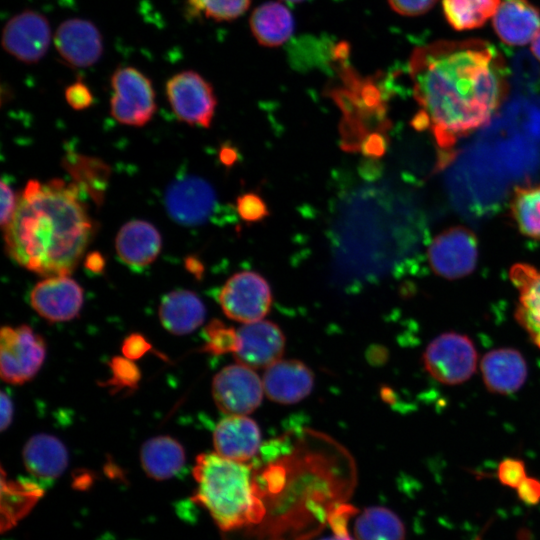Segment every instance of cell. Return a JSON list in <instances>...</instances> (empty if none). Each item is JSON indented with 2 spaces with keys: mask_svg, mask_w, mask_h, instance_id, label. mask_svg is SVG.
<instances>
[{
  "mask_svg": "<svg viewBox=\"0 0 540 540\" xmlns=\"http://www.w3.org/2000/svg\"><path fill=\"white\" fill-rule=\"evenodd\" d=\"M53 40L61 58L73 67L92 66L102 56V36L89 20L70 18L63 21Z\"/></svg>",
  "mask_w": 540,
  "mask_h": 540,
  "instance_id": "15",
  "label": "cell"
},
{
  "mask_svg": "<svg viewBox=\"0 0 540 540\" xmlns=\"http://www.w3.org/2000/svg\"><path fill=\"white\" fill-rule=\"evenodd\" d=\"M110 112L121 124L144 126L156 111L150 79L134 67H119L111 77Z\"/></svg>",
  "mask_w": 540,
  "mask_h": 540,
  "instance_id": "5",
  "label": "cell"
},
{
  "mask_svg": "<svg viewBox=\"0 0 540 540\" xmlns=\"http://www.w3.org/2000/svg\"><path fill=\"white\" fill-rule=\"evenodd\" d=\"M3 475V473H2ZM2 484V530L8 529L30 511L42 495L41 488L31 481H6Z\"/></svg>",
  "mask_w": 540,
  "mask_h": 540,
  "instance_id": "27",
  "label": "cell"
},
{
  "mask_svg": "<svg viewBox=\"0 0 540 540\" xmlns=\"http://www.w3.org/2000/svg\"><path fill=\"white\" fill-rule=\"evenodd\" d=\"M249 24L256 41L265 47L282 45L294 31L291 11L277 1H268L259 5L252 12Z\"/></svg>",
  "mask_w": 540,
  "mask_h": 540,
  "instance_id": "24",
  "label": "cell"
},
{
  "mask_svg": "<svg viewBox=\"0 0 540 540\" xmlns=\"http://www.w3.org/2000/svg\"><path fill=\"white\" fill-rule=\"evenodd\" d=\"M220 158L224 164H232L235 161L236 153L232 148L225 147L221 150Z\"/></svg>",
  "mask_w": 540,
  "mask_h": 540,
  "instance_id": "44",
  "label": "cell"
},
{
  "mask_svg": "<svg viewBox=\"0 0 540 540\" xmlns=\"http://www.w3.org/2000/svg\"><path fill=\"white\" fill-rule=\"evenodd\" d=\"M205 350L213 354L234 352L236 344V330L226 327L218 320L212 321L205 329Z\"/></svg>",
  "mask_w": 540,
  "mask_h": 540,
  "instance_id": "31",
  "label": "cell"
},
{
  "mask_svg": "<svg viewBox=\"0 0 540 540\" xmlns=\"http://www.w3.org/2000/svg\"><path fill=\"white\" fill-rule=\"evenodd\" d=\"M161 235L151 223L132 220L124 224L115 239L119 259L131 268H144L159 255Z\"/></svg>",
  "mask_w": 540,
  "mask_h": 540,
  "instance_id": "21",
  "label": "cell"
},
{
  "mask_svg": "<svg viewBox=\"0 0 540 540\" xmlns=\"http://www.w3.org/2000/svg\"><path fill=\"white\" fill-rule=\"evenodd\" d=\"M438 0H388L390 7L402 16H419L429 11Z\"/></svg>",
  "mask_w": 540,
  "mask_h": 540,
  "instance_id": "36",
  "label": "cell"
},
{
  "mask_svg": "<svg viewBox=\"0 0 540 540\" xmlns=\"http://www.w3.org/2000/svg\"><path fill=\"white\" fill-rule=\"evenodd\" d=\"M65 99L75 110H83L93 103V95L82 81H76L65 89Z\"/></svg>",
  "mask_w": 540,
  "mask_h": 540,
  "instance_id": "35",
  "label": "cell"
},
{
  "mask_svg": "<svg viewBox=\"0 0 540 540\" xmlns=\"http://www.w3.org/2000/svg\"><path fill=\"white\" fill-rule=\"evenodd\" d=\"M46 353L45 342L29 326H4L0 341V370L4 381L22 384L40 369Z\"/></svg>",
  "mask_w": 540,
  "mask_h": 540,
  "instance_id": "6",
  "label": "cell"
},
{
  "mask_svg": "<svg viewBox=\"0 0 540 540\" xmlns=\"http://www.w3.org/2000/svg\"><path fill=\"white\" fill-rule=\"evenodd\" d=\"M93 234V223L77 188L54 179L30 180L4 228L8 254L41 276L69 275Z\"/></svg>",
  "mask_w": 540,
  "mask_h": 540,
  "instance_id": "2",
  "label": "cell"
},
{
  "mask_svg": "<svg viewBox=\"0 0 540 540\" xmlns=\"http://www.w3.org/2000/svg\"><path fill=\"white\" fill-rule=\"evenodd\" d=\"M432 270L446 279H458L470 274L476 267L478 243L474 233L455 226L438 234L428 249Z\"/></svg>",
  "mask_w": 540,
  "mask_h": 540,
  "instance_id": "10",
  "label": "cell"
},
{
  "mask_svg": "<svg viewBox=\"0 0 540 540\" xmlns=\"http://www.w3.org/2000/svg\"><path fill=\"white\" fill-rule=\"evenodd\" d=\"M519 499L527 505L540 502V480L526 477L516 489Z\"/></svg>",
  "mask_w": 540,
  "mask_h": 540,
  "instance_id": "38",
  "label": "cell"
},
{
  "mask_svg": "<svg viewBox=\"0 0 540 540\" xmlns=\"http://www.w3.org/2000/svg\"><path fill=\"white\" fill-rule=\"evenodd\" d=\"M414 97L420 106L413 124L429 129L446 163L459 139L485 125L508 92L500 53L480 39L440 40L409 59Z\"/></svg>",
  "mask_w": 540,
  "mask_h": 540,
  "instance_id": "1",
  "label": "cell"
},
{
  "mask_svg": "<svg viewBox=\"0 0 540 540\" xmlns=\"http://www.w3.org/2000/svg\"><path fill=\"white\" fill-rule=\"evenodd\" d=\"M263 382L254 369L240 363L220 370L212 383V395L221 412L248 415L261 403Z\"/></svg>",
  "mask_w": 540,
  "mask_h": 540,
  "instance_id": "9",
  "label": "cell"
},
{
  "mask_svg": "<svg viewBox=\"0 0 540 540\" xmlns=\"http://www.w3.org/2000/svg\"><path fill=\"white\" fill-rule=\"evenodd\" d=\"M150 348L145 338L138 334L130 335L123 344V353L128 359L141 357Z\"/></svg>",
  "mask_w": 540,
  "mask_h": 540,
  "instance_id": "40",
  "label": "cell"
},
{
  "mask_svg": "<svg viewBox=\"0 0 540 540\" xmlns=\"http://www.w3.org/2000/svg\"><path fill=\"white\" fill-rule=\"evenodd\" d=\"M500 4L501 0H443V10L453 28L468 30L482 26Z\"/></svg>",
  "mask_w": 540,
  "mask_h": 540,
  "instance_id": "28",
  "label": "cell"
},
{
  "mask_svg": "<svg viewBox=\"0 0 540 540\" xmlns=\"http://www.w3.org/2000/svg\"><path fill=\"white\" fill-rule=\"evenodd\" d=\"M497 477L502 485L517 489L527 477L524 461L511 457L504 458L498 465Z\"/></svg>",
  "mask_w": 540,
  "mask_h": 540,
  "instance_id": "33",
  "label": "cell"
},
{
  "mask_svg": "<svg viewBox=\"0 0 540 540\" xmlns=\"http://www.w3.org/2000/svg\"><path fill=\"white\" fill-rule=\"evenodd\" d=\"M193 501L205 507L223 531L259 523L266 509L258 493L251 466L203 453L196 458Z\"/></svg>",
  "mask_w": 540,
  "mask_h": 540,
  "instance_id": "3",
  "label": "cell"
},
{
  "mask_svg": "<svg viewBox=\"0 0 540 540\" xmlns=\"http://www.w3.org/2000/svg\"><path fill=\"white\" fill-rule=\"evenodd\" d=\"M262 382L270 400L293 404L311 393L314 376L309 367L299 360H278L266 368Z\"/></svg>",
  "mask_w": 540,
  "mask_h": 540,
  "instance_id": "16",
  "label": "cell"
},
{
  "mask_svg": "<svg viewBox=\"0 0 540 540\" xmlns=\"http://www.w3.org/2000/svg\"><path fill=\"white\" fill-rule=\"evenodd\" d=\"M363 149L368 155L379 156L384 152V139L380 135H372L366 139Z\"/></svg>",
  "mask_w": 540,
  "mask_h": 540,
  "instance_id": "42",
  "label": "cell"
},
{
  "mask_svg": "<svg viewBox=\"0 0 540 540\" xmlns=\"http://www.w3.org/2000/svg\"><path fill=\"white\" fill-rule=\"evenodd\" d=\"M218 301L224 314L235 321L262 320L270 310L272 293L268 282L252 271L232 275L221 288Z\"/></svg>",
  "mask_w": 540,
  "mask_h": 540,
  "instance_id": "8",
  "label": "cell"
},
{
  "mask_svg": "<svg viewBox=\"0 0 540 540\" xmlns=\"http://www.w3.org/2000/svg\"><path fill=\"white\" fill-rule=\"evenodd\" d=\"M481 373L486 388L502 395L518 391L525 383L528 367L523 355L514 348H498L481 360Z\"/></svg>",
  "mask_w": 540,
  "mask_h": 540,
  "instance_id": "18",
  "label": "cell"
},
{
  "mask_svg": "<svg viewBox=\"0 0 540 540\" xmlns=\"http://www.w3.org/2000/svg\"><path fill=\"white\" fill-rule=\"evenodd\" d=\"M215 452L222 457L247 462L255 457L261 444L257 423L246 415H228L213 433Z\"/></svg>",
  "mask_w": 540,
  "mask_h": 540,
  "instance_id": "17",
  "label": "cell"
},
{
  "mask_svg": "<svg viewBox=\"0 0 540 540\" xmlns=\"http://www.w3.org/2000/svg\"><path fill=\"white\" fill-rule=\"evenodd\" d=\"M355 540H405L403 521L392 510L382 506L364 509L354 525Z\"/></svg>",
  "mask_w": 540,
  "mask_h": 540,
  "instance_id": "26",
  "label": "cell"
},
{
  "mask_svg": "<svg viewBox=\"0 0 540 540\" xmlns=\"http://www.w3.org/2000/svg\"><path fill=\"white\" fill-rule=\"evenodd\" d=\"M169 216L178 224L204 223L216 208L212 186L197 176H183L172 182L164 199Z\"/></svg>",
  "mask_w": 540,
  "mask_h": 540,
  "instance_id": "12",
  "label": "cell"
},
{
  "mask_svg": "<svg viewBox=\"0 0 540 540\" xmlns=\"http://www.w3.org/2000/svg\"><path fill=\"white\" fill-rule=\"evenodd\" d=\"M477 359L472 340L456 332L440 334L423 354L427 372L445 385H458L470 379L476 371Z\"/></svg>",
  "mask_w": 540,
  "mask_h": 540,
  "instance_id": "4",
  "label": "cell"
},
{
  "mask_svg": "<svg viewBox=\"0 0 540 540\" xmlns=\"http://www.w3.org/2000/svg\"><path fill=\"white\" fill-rule=\"evenodd\" d=\"M285 337L280 328L267 320L243 323L236 330L234 357L252 369L268 368L280 360Z\"/></svg>",
  "mask_w": 540,
  "mask_h": 540,
  "instance_id": "13",
  "label": "cell"
},
{
  "mask_svg": "<svg viewBox=\"0 0 540 540\" xmlns=\"http://www.w3.org/2000/svg\"><path fill=\"white\" fill-rule=\"evenodd\" d=\"M145 473L155 480H165L176 475L185 464L182 445L169 436L147 440L140 452Z\"/></svg>",
  "mask_w": 540,
  "mask_h": 540,
  "instance_id": "25",
  "label": "cell"
},
{
  "mask_svg": "<svg viewBox=\"0 0 540 540\" xmlns=\"http://www.w3.org/2000/svg\"><path fill=\"white\" fill-rule=\"evenodd\" d=\"M510 279L518 291L514 317L540 348V269L518 263L511 267Z\"/></svg>",
  "mask_w": 540,
  "mask_h": 540,
  "instance_id": "20",
  "label": "cell"
},
{
  "mask_svg": "<svg viewBox=\"0 0 540 540\" xmlns=\"http://www.w3.org/2000/svg\"><path fill=\"white\" fill-rule=\"evenodd\" d=\"M51 41L48 20L34 10H24L11 17L2 31L3 49L21 62L32 64L46 54Z\"/></svg>",
  "mask_w": 540,
  "mask_h": 540,
  "instance_id": "11",
  "label": "cell"
},
{
  "mask_svg": "<svg viewBox=\"0 0 540 540\" xmlns=\"http://www.w3.org/2000/svg\"><path fill=\"white\" fill-rule=\"evenodd\" d=\"M13 417V404L9 395L1 392V430L4 431L11 424Z\"/></svg>",
  "mask_w": 540,
  "mask_h": 540,
  "instance_id": "41",
  "label": "cell"
},
{
  "mask_svg": "<svg viewBox=\"0 0 540 540\" xmlns=\"http://www.w3.org/2000/svg\"><path fill=\"white\" fill-rule=\"evenodd\" d=\"M236 208L240 218L247 223L259 222L269 215L266 203L254 192L240 195Z\"/></svg>",
  "mask_w": 540,
  "mask_h": 540,
  "instance_id": "32",
  "label": "cell"
},
{
  "mask_svg": "<svg viewBox=\"0 0 540 540\" xmlns=\"http://www.w3.org/2000/svg\"><path fill=\"white\" fill-rule=\"evenodd\" d=\"M18 201L16 200L15 193L11 187L1 182V226L4 229L11 221Z\"/></svg>",
  "mask_w": 540,
  "mask_h": 540,
  "instance_id": "37",
  "label": "cell"
},
{
  "mask_svg": "<svg viewBox=\"0 0 540 540\" xmlns=\"http://www.w3.org/2000/svg\"><path fill=\"white\" fill-rule=\"evenodd\" d=\"M84 265L90 272L100 273L104 269L105 260L99 252L93 251L87 255Z\"/></svg>",
  "mask_w": 540,
  "mask_h": 540,
  "instance_id": "43",
  "label": "cell"
},
{
  "mask_svg": "<svg viewBox=\"0 0 540 540\" xmlns=\"http://www.w3.org/2000/svg\"><path fill=\"white\" fill-rule=\"evenodd\" d=\"M250 3L251 0H186L190 16L215 21L238 18L246 12Z\"/></svg>",
  "mask_w": 540,
  "mask_h": 540,
  "instance_id": "30",
  "label": "cell"
},
{
  "mask_svg": "<svg viewBox=\"0 0 540 540\" xmlns=\"http://www.w3.org/2000/svg\"><path fill=\"white\" fill-rule=\"evenodd\" d=\"M355 509L350 505L336 507L328 515V522L333 530V535L320 540H355L348 531V521Z\"/></svg>",
  "mask_w": 540,
  "mask_h": 540,
  "instance_id": "34",
  "label": "cell"
},
{
  "mask_svg": "<svg viewBox=\"0 0 540 540\" xmlns=\"http://www.w3.org/2000/svg\"><path fill=\"white\" fill-rule=\"evenodd\" d=\"M531 51L534 56L540 61V31L531 41Z\"/></svg>",
  "mask_w": 540,
  "mask_h": 540,
  "instance_id": "45",
  "label": "cell"
},
{
  "mask_svg": "<svg viewBox=\"0 0 540 540\" xmlns=\"http://www.w3.org/2000/svg\"><path fill=\"white\" fill-rule=\"evenodd\" d=\"M492 23L504 43L522 46L531 42L540 31V11L528 0H505Z\"/></svg>",
  "mask_w": 540,
  "mask_h": 540,
  "instance_id": "19",
  "label": "cell"
},
{
  "mask_svg": "<svg viewBox=\"0 0 540 540\" xmlns=\"http://www.w3.org/2000/svg\"><path fill=\"white\" fill-rule=\"evenodd\" d=\"M112 371L116 379L128 385L135 383L139 376L136 367L127 359L115 358L112 361Z\"/></svg>",
  "mask_w": 540,
  "mask_h": 540,
  "instance_id": "39",
  "label": "cell"
},
{
  "mask_svg": "<svg viewBox=\"0 0 540 540\" xmlns=\"http://www.w3.org/2000/svg\"><path fill=\"white\" fill-rule=\"evenodd\" d=\"M511 212L522 234L540 240V184L516 187Z\"/></svg>",
  "mask_w": 540,
  "mask_h": 540,
  "instance_id": "29",
  "label": "cell"
},
{
  "mask_svg": "<svg viewBox=\"0 0 540 540\" xmlns=\"http://www.w3.org/2000/svg\"><path fill=\"white\" fill-rule=\"evenodd\" d=\"M23 460L27 471L41 480L59 477L68 465V453L64 444L48 434L31 437L24 446Z\"/></svg>",
  "mask_w": 540,
  "mask_h": 540,
  "instance_id": "22",
  "label": "cell"
},
{
  "mask_svg": "<svg viewBox=\"0 0 540 540\" xmlns=\"http://www.w3.org/2000/svg\"><path fill=\"white\" fill-rule=\"evenodd\" d=\"M162 325L172 334L184 335L197 329L205 319V307L200 298L188 290L166 294L160 304Z\"/></svg>",
  "mask_w": 540,
  "mask_h": 540,
  "instance_id": "23",
  "label": "cell"
},
{
  "mask_svg": "<svg viewBox=\"0 0 540 540\" xmlns=\"http://www.w3.org/2000/svg\"><path fill=\"white\" fill-rule=\"evenodd\" d=\"M165 91L179 120L189 125L210 127L217 100L212 85L199 73L185 70L174 74L166 82Z\"/></svg>",
  "mask_w": 540,
  "mask_h": 540,
  "instance_id": "7",
  "label": "cell"
},
{
  "mask_svg": "<svg viewBox=\"0 0 540 540\" xmlns=\"http://www.w3.org/2000/svg\"><path fill=\"white\" fill-rule=\"evenodd\" d=\"M33 309L50 322L75 318L83 304V290L68 275L47 277L38 282L30 293Z\"/></svg>",
  "mask_w": 540,
  "mask_h": 540,
  "instance_id": "14",
  "label": "cell"
},
{
  "mask_svg": "<svg viewBox=\"0 0 540 540\" xmlns=\"http://www.w3.org/2000/svg\"><path fill=\"white\" fill-rule=\"evenodd\" d=\"M284 1L291 2V3H300V2H303L305 0H284Z\"/></svg>",
  "mask_w": 540,
  "mask_h": 540,
  "instance_id": "46",
  "label": "cell"
}]
</instances>
